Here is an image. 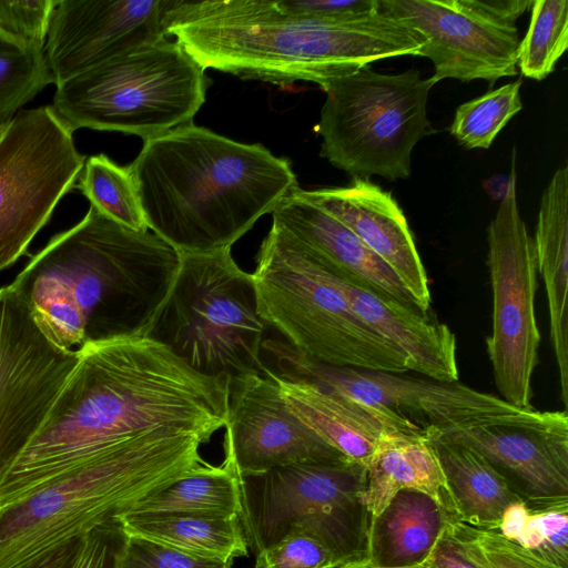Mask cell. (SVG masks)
<instances>
[{
    "label": "cell",
    "mask_w": 568,
    "mask_h": 568,
    "mask_svg": "<svg viewBox=\"0 0 568 568\" xmlns=\"http://www.w3.org/2000/svg\"><path fill=\"white\" fill-rule=\"evenodd\" d=\"M30 444L0 480V508L92 456L153 432L211 440L229 424V376H206L144 335L89 343Z\"/></svg>",
    "instance_id": "cell-1"
},
{
    "label": "cell",
    "mask_w": 568,
    "mask_h": 568,
    "mask_svg": "<svg viewBox=\"0 0 568 568\" xmlns=\"http://www.w3.org/2000/svg\"><path fill=\"white\" fill-rule=\"evenodd\" d=\"M180 254L156 234L128 229L90 205L53 236L10 286L57 346L143 335L166 300Z\"/></svg>",
    "instance_id": "cell-2"
},
{
    "label": "cell",
    "mask_w": 568,
    "mask_h": 568,
    "mask_svg": "<svg viewBox=\"0 0 568 568\" xmlns=\"http://www.w3.org/2000/svg\"><path fill=\"white\" fill-rule=\"evenodd\" d=\"M166 36L204 70L287 87L356 73L386 58L419 55L423 39L377 10L341 19L295 17L275 0H168Z\"/></svg>",
    "instance_id": "cell-3"
},
{
    "label": "cell",
    "mask_w": 568,
    "mask_h": 568,
    "mask_svg": "<svg viewBox=\"0 0 568 568\" xmlns=\"http://www.w3.org/2000/svg\"><path fill=\"white\" fill-rule=\"evenodd\" d=\"M151 232L179 253L232 245L298 187L287 159L187 123L129 165Z\"/></svg>",
    "instance_id": "cell-4"
},
{
    "label": "cell",
    "mask_w": 568,
    "mask_h": 568,
    "mask_svg": "<svg viewBox=\"0 0 568 568\" xmlns=\"http://www.w3.org/2000/svg\"><path fill=\"white\" fill-rule=\"evenodd\" d=\"M205 443L191 433H148L0 508V568H30L150 495L211 468L200 452Z\"/></svg>",
    "instance_id": "cell-5"
},
{
    "label": "cell",
    "mask_w": 568,
    "mask_h": 568,
    "mask_svg": "<svg viewBox=\"0 0 568 568\" xmlns=\"http://www.w3.org/2000/svg\"><path fill=\"white\" fill-rule=\"evenodd\" d=\"M255 261L258 313L295 349L332 366L408 372L404 354L355 315L327 271L282 227L272 224Z\"/></svg>",
    "instance_id": "cell-6"
},
{
    "label": "cell",
    "mask_w": 568,
    "mask_h": 568,
    "mask_svg": "<svg viewBox=\"0 0 568 568\" xmlns=\"http://www.w3.org/2000/svg\"><path fill=\"white\" fill-rule=\"evenodd\" d=\"M171 291L144 332L200 374H262L266 324L252 273L231 247L183 252Z\"/></svg>",
    "instance_id": "cell-7"
},
{
    "label": "cell",
    "mask_w": 568,
    "mask_h": 568,
    "mask_svg": "<svg viewBox=\"0 0 568 568\" xmlns=\"http://www.w3.org/2000/svg\"><path fill=\"white\" fill-rule=\"evenodd\" d=\"M204 69L168 37L136 44L57 87L52 108L74 132L119 131L144 141L192 122Z\"/></svg>",
    "instance_id": "cell-8"
},
{
    "label": "cell",
    "mask_w": 568,
    "mask_h": 568,
    "mask_svg": "<svg viewBox=\"0 0 568 568\" xmlns=\"http://www.w3.org/2000/svg\"><path fill=\"white\" fill-rule=\"evenodd\" d=\"M239 480L240 520L255 555L297 529L339 561L367 560L372 520L365 465L351 459L302 463L239 475Z\"/></svg>",
    "instance_id": "cell-9"
},
{
    "label": "cell",
    "mask_w": 568,
    "mask_h": 568,
    "mask_svg": "<svg viewBox=\"0 0 568 568\" xmlns=\"http://www.w3.org/2000/svg\"><path fill=\"white\" fill-rule=\"evenodd\" d=\"M433 85L417 70L384 74L369 67L331 81L316 126L321 156L354 179H407L414 146L434 132Z\"/></svg>",
    "instance_id": "cell-10"
},
{
    "label": "cell",
    "mask_w": 568,
    "mask_h": 568,
    "mask_svg": "<svg viewBox=\"0 0 568 568\" xmlns=\"http://www.w3.org/2000/svg\"><path fill=\"white\" fill-rule=\"evenodd\" d=\"M84 161L51 105L20 110L0 125V272L27 253Z\"/></svg>",
    "instance_id": "cell-11"
},
{
    "label": "cell",
    "mask_w": 568,
    "mask_h": 568,
    "mask_svg": "<svg viewBox=\"0 0 568 568\" xmlns=\"http://www.w3.org/2000/svg\"><path fill=\"white\" fill-rule=\"evenodd\" d=\"M263 353L276 375L301 379L348 396L374 408L392 412L420 430L446 432L477 425L525 420L539 410L516 407L499 396L458 382L426 381L400 374L338 367L311 359L285 341L264 339Z\"/></svg>",
    "instance_id": "cell-12"
},
{
    "label": "cell",
    "mask_w": 568,
    "mask_h": 568,
    "mask_svg": "<svg viewBox=\"0 0 568 568\" xmlns=\"http://www.w3.org/2000/svg\"><path fill=\"white\" fill-rule=\"evenodd\" d=\"M514 162L506 193L487 227L493 325L486 348L501 398L532 408L531 382L540 344L535 312L538 270L534 240L517 206Z\"/></svg>",
    "instance_id": "cell-13"
},
{
    "label": "cell",
    "mask_w": 568,
    "mask_h": 568,
    "mask_svg": "<svg viewBox=\"0 0 568 568\" xmlns=\"http://www.w3.org/2000/svg\"><path fill=\"white\" fill-rule=\"evenodd\" d=\"M78 349L53 344L10 286L0 288V480L45 420Z\"/></svg>",
    "instance_id": "cell-14"
},
{
    "label": "cell",
    "mask_w": 568,
    "mask_h": 568,
    "mask_svg": "<svg viewBox=\"0 0 568 568\" xmlns=\"http://www.w3.org/2000/svg\"><path fill=\"white\" fill-rule=\"evenodd\" d=\"M378 7L423 39L419 55L432 60L434 84L448 78L494 84L517 74L518 29L490 19L469 0H378Z\"/></svg>",
    "instance_id": "cell-15"
},
{
    "label": "cell",
    "mask_w": 568,
    "mask_h": 568,
    "mask_svg": "<svg viewBox=\"0 0 568 568\" xmlns=\"http://www.w3.org/2000/svg\"><path fill=\"white\" fill-rule=\"evenodd\" d=\"M223 446L237 475L348 459L293 415L266 365L262 374L231 379Z\"/></svg>",
    "instance_id": "cell-16"
},
{
    "label": "cell",
    "mask_w": 568,
    "mask_h": 568,
    "mask_svg": "<svg viewBox=\"0 0 568 568\" xmlns=\"http://www.w3.org/2000/svg\"><path fill=\"white\" fill-rule=\"evenodd\" d=\"M479 453L525 503L568 500V415L539 412L530 419L446 432L428 429Z\"/></svg>",
    "instance_id": "cell-17"
},
{
    "label": "cell",
    "mask_w": 568,
    "mask_h": 568,
    "mask_svg": "<svg viewBox=\"0 0 568 568\" xmlns=\"http://www.w3.org/2000/svg\"><path fill=\"white\" fill-rule=\"evenodd\" d=\"M168 0H57L44 55L55 87L144 41L168 37Z\"/></svg>",
    "instance_id": "cell-18"
},
{
    "label": "cell",
    "mask_w": 568,
    "mask_h": 568,
    "mask_svg": "<svg viewBox=\"0 0 568 568\" xmlns=\"http://www.w3.org/2000/svg\"><path fill=\"white\" fill-rule=\"evenodd\" d=\"M296 192L359 237L395 272L427 313L432 297L426 270L407 220L390 193L365 179H354L341 187H297Z\"/></svg>",
    "instance_id": "cell-19"
},
{
    "label": "cell",
    "mask_w": 568,
    "mask_h": 568,
    "mask_svg": "<svg viewBox=\"0 0 568 568\" xmlns=\"http://www.w3.org/2000/svg\"><path fill=\"white\" fill-rule=\"evenodd\" d=\"M292 191L274 211L273 223L287 232L334 275L424 313L395 272L359 237L327 212Z\"/></svg>",
    "instance_id": "cell-20"
},
{
    "label": "cell",
    "mask_w": 568,
    "mask_h": 568,
    "mask_svg": "<svg viewBox=\"0 0 568 568\" xmlns=\"http://www.w3.org/2000/svg\"><path fill=\"white\" fill-rule=\"evenodd\" d=\"M272 375L293 415L345 457L365 466L384 434H425L392 412L306 381L281 377L273 372Z\"/></svg>",
    "instance_id": "cell-21"
},
{
    "label": "cell",
    "mask_w": 568,
    "mask_h": 568,
    "mask_svg": "<svg viewBox=\"0 0 568 568\" xmlns=\"http://www.w3.org/2000/svg\"><path fill=\"white\" fill-rule=\"evenodd\" d=\"M327 273L355 315L404 354L408 371L457 382L456 336L446 324Z\"/></svg>",
    "instance_id": "cell-22"
},
{
    "label": "cell",
    "mask_w": 568,
    "mask_h": 568,
    "mask_svg": "<svg viewBox=\"0 0 568 568\" xmlns=\"http://www.w3.org/2000/svg\"><path fill=\"white\" fill-rule=\"evenodd\" d=\"M534 240L537 270L542 276L550 342L560 386V399L568 407V168H558L545 189Z\"/></svg>",
    "instance_id": "cell-23"
},
{
    "label": "cell",
    "mask_w": 568,
    "mask_h": 568,
    "mask_svg": "<svg viewBox=\"0 0 568 568\" xmlns=\"http://www.w3.org/2000/svg\"><path fill=\"white\" fill-rule=\"evenodd\" d=\"M450 520L453 511L436 498L402 489L371 524L367 561L376 568L422 566Z\"/></svg>",
    "instance_id": "cell-24"
},
{
    "label": "cell",
    "mask_w": 568,
    "mask_h": 568,
    "mask_svg": "<svg viewBox=\"0 0 568 568\" xmlns=\"http://www.w3.org/2000/svg\"><path fill=\"white\" fill-rule=\"evenodd\" d=\"M402 489L426 493L453 511L440 464L426 434L392 432L378 440L366 464L365 500L372 521Z\"/></svg>",
    "instance_id": "cell-25"
},
{
    "label": "cell",
    "mask_w": 568,
    "mask_h": 568,
    "mask_svg": "<svg viewBox=\"0 0 568 568\" xmlns=\"http://www.w3.org/2000/svg\"><path fill=\"white\" fill-rule=\"evenodd\" d=\"M425 434L434 445L456 520L497 529L506 508L521 499L479 453L434 433Z\"/></svg>",
    "instance_id": "cell-26"
},
{
    "label": "cell",
    "mask_w": 568,
    "mask_h": 568,
    "mask_svg": "<svg viewBox=\"0 0 568 568\" xmlns=\"http://www.w3.org/2000/svg\"><path fill=\"white\" fill-rule=\"evenodd\" d=\"M114 519L125 536L146 539L190 555L233 561L248 554L239 516L126 511Z\"/></svg>",
    "instance_id": "cell-27"
},
{
    "label": "cell",
    "mask_w": 568,
    "mask_h": 568,
    "mask_svg": "<svg viewBox=\"0 0 568 568\" xmlns=\"http://www.w3.org/2000/svg\"><path fill=\"white\" fill-rule=\"evenodd\" d=\"M129 511L235 517L242 511L239 475L224 456L221 465L181 478L136 503Z\"/></svg>",
    "instance_id": "cell-28"
},
{
    "label": "cell",
    "mask_w": 568,
    "mask_h": 568,
    "mask_svg": "<svg viewBox=\"0 0 568 568\" xmlns=\"http://www.w3.org/2000/svg\"><path fill=\"white\" fill-rule=\"evenodd\" d=\"M495 530L542 559L568 568V500L536 505L516 501L506 508Z\"/></svg>",
    "instance_id": "cell-29"
},
{
    "label": "cell",
    "mask_w": 568,
    "mask_h": 568,
    "mask_svg": "<svg viewBox=\"0 0 568 568\" xmlns=\"http://www.w3.org/2000/svg\"><path fill=\"white\" fill-rule=\"evenodd\" d=\"M78 189L110 220L133 231H148L140 196L130 170L105 154L85 159Z\"/></svg>",
    "instance_id": "cell-30"
},
{
    "label": "cell",
    "mask_w": 568,
    "mask_h": 568,
    "mask_svg": "<svg viewBox=\"0 0 568 568\" xmlns=\"http://www.w3.org/2000/svg\"><path fill=\"white\" fill-rule=\"evenodd\" d=\"M568 47V1L536 0L531 4L529 28L519 43L518 61L521 73L544 80Z\"/></svg>",
    "instance_id": "cell-31"
},
{
    "label": "cell",
    "mask_w": 568,
    "mask_h": 568,
    "mask_svg": "<svg viewBox=\"0 0 568 568\" xmlns=\"http://www.w3.org/2000/svg\"><path fill=\"white\" fill-rule=\"evenodd\" d=\"M521 80L489 90L460 104L449 126L450 134L468 149H488L500 130L521 109Z\"/></svg>",
    "instance_id": "cell-32"
},
{
    "label": "cell",
    "mask_w": 568,
    "mask_h": 568,
    "mask_svg": "<svg viewBox=\"0 0 568 568\" xmlns=\"http://www.w3.org/2000/svg\"><path fill=\"white\" fill-rule=\"evenodd\" d=\"M49 84H53V79L44 50L0 41V125Z\"/></svg>",
    "instance_id": "cell-33"
},
{
    "label": "cell",
    "mask_w": 568,
    "mask_h": 568,
    "mask_svg": "<svg viewBox=\"0 0 568 568\" xmlns=\"http://www.w3.org/2000/svg\"><path fill=\"white\" fill-rule=\"evenodd\" d=\"M449 526L466 554L484 568H560L495 529L476 528L457 520Z\"/></svg>",
    "instance_id": "cell-34"
},
{
    "label": "cell",
    "mask_w": 568,
    "mask_h": 568,
    "mask_svg": "<svg viewBox=\"0 0 568 568\" xmlns=\"http://www.w3.org/2000/svg\"><path fill=\"white\" fill-rule=\"evenodd\" d=\"M57 0H0V41L44 50Z\"/></svg>",
    "instance_id": "cell-35"
},
{
    "label": "cell",
    "mask_w": 568,
    "mask_h": 568,
    "mask_svg": "<svg viewBox=\"0 0 568 568\" xmlns=\"http://www.w3.org/2000/svg\"><path fill=\"white\" fill-rule=\"evenodd\" d=\"M232 564L126 536L118 554L115 568H232Z\"/></svg>",
    "instance_id": "cell-36"
},
{
    "label": "cell",
    "mask_w": 568,
    "mask_h": 568,
    "mask_svg": "<svg viewBox=\"0 0 568 568\" xmlns=\"http://www.w3.org/2000/svg\"><path fill=\"white\" fill-rule=\"evenodd\" d=\"M255 556L253 568H326L339 561L320 541L297 529Z\"/></svg>",
    "instance_id": "cell-37"
},
{
    "label": "cell",
    "mask_w": 568,
    "mask_h": 568,
    "mask_svg": "<svg viewBox=\"0 0 568 568\" xmlns=\"http://www.w3.org/2000/svg\"><path fill=\"white\" fill-rule=\"evenodd\" d=\"M125 537L115 519L95 527L80 539L67 568H115Z\"/></svg>",
    "instance_id": "cell-38"
},
{
    "label": "cell",
    "mask_w": 568,
    "mask_h": 568,
    "mask_svg": "<svg viewBox=\"0 0 568 568\" xmlns=\"http://www.w3.org/2000/svg\"><path fill=\"white\" fill-rule=\"evenodd\" d=\"M284 13L313 19H341L378 9V0H275Z\"/></svg>",
    "instance_id": "cell-39"
},
{
    "label": "cell",
    "mask_w": 568,
    "mask_h": 568,
    "mask_svg": "<svg viewBox=\"0 0 568 568\" xmlns=\"http://www.w3.org/2000/svg\"><path fill=\"white\" fill-rule=\"evenodd\" d=\"M449 523L423 566L425 568H484L466 554Z\"/></svg>",
    "instance_id": "cell-40"
},
{
    "label": "cell",
    "mask_w": 568,
    "mask_h": 568,
    "mask_svg": "<svg viewBox=\"0 0 568 568\" xmlns=\"http://www.w3.org/2000/svg\"><path fill=\"white\" fill-rule=\"evenodd\" d=\"M469 3L490 19L505 24L515 21L529 8L530 0H469Z\"/></svg>",
    "instance_id": "cell-41"
},
{
    "label": "cell",
    "mask_w": 568,
    "mask_h": 568,
    "mask_svg": "<svg viewBox=\"0 0 568 568\" xmlns=\"http://www.w3.org/2000/svg\"><path fill=\"white\" fill-rule=\"evenodd\" d=\"M80 539L58 548L30 568H67L78 549Z\"/></svg>",
    "instance_id": "cell-42"
},
{
    "label": "cell",
    "mask_w": 568,
    "mask_h": 568,
    "mask_svg": "<svg viewBox=\"0 0 568 568\" xmlns=\"http://www.w3.org/2000/svg\"><path fill=\"white\" fill-rule=\"evenodd\" d=\"M326 568H376L373 567L367 560L365 561H358V562H346V561H336L335 564L331 565ZM410 568H425L422 566L410 567Z\"/></svg>",
    "instance_id": "cell-43"
}]
</instances>
